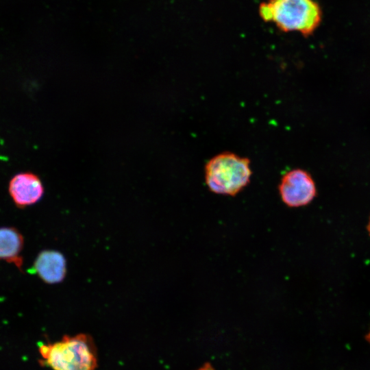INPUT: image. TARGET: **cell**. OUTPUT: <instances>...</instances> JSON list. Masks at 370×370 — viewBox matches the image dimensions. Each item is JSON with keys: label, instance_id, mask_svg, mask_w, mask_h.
Instances as JSON below:
<instances>
[{"label": "cell", "instance_id": "obj_1", "mask_svg": "<svg viewBox=\"0 0 370 370\" xmlns=\"http://www.w3.org/2000/svg\"><path fill=\"white\" fill-rule=\"evenodd\" d=\"M259 14L280 30L304 36L312 34L322 20L321 8L314 0H268L260 4Z\"/></svg>", "mask_w": 370, "mask_h": 370}, {"label": "cell", "instance_id": "obj_2", "mask_svg": "<svg viewBox=\"0 0 370 370\" xmlns=\"http://www.w3.org/2000/svg\"><path fill=\"white\" fill-rule=\"evenodd\" d=\"M41 365L52 370H95L97 348L87 334L65 335L52 343H42L38 347Z\"/></svg>", "mask_w": 370, "mask_h": 370}, {"label": "cell", "instance_id": "obj_3", "mask_svg": "<svg viewBox=\"0 0 370 370\" xmlns=\"http://www.w3.org/2000/svg\"><path fill=\"white\" fill-rule=\"evenodd\" d=\"M250 160L225 151L212 158L205 166V181L216 194L235 196L250 182Z\"/></svg>", "mask_w": 370, "mask_h": 370}, {"label": "cell", "instance_id": "obj_4", "mask_svg": "<svg viewBox=\"0 0 370 370\" xmlns=\"http://www.w3.org/2000/svg\"><path fill=\"white\" fill-rule=\"evenodd\" d=\"M282 201L288 207H300L308 204L317 194L311 175L306 171L295 169L286 172L278 186Z\"/></svg>", "mask_w": 370, "mask_h": 370}, {"label": "cell", "instance_id": "obj_5", "mask_svg": "<svg viewBox=\"0 0 370 370\" xmlns=\"http://www.w3.org/2000/svg\"><path fill=\"white\" fill-rule=\"evenodd\" d=\"M8 190L14 204L19 208L37 203L44 194L40 177L31 172L15 175L10 181Z\"/></svg>", "mask_w": 370, "mask_h": 370}, {"label": "cell", "instance_id": "obj_6", "mask_svg": "<svg viewBox=\"0 0 370 370\" xmlns=\"http://www.w3.org/2000/svg\"><path fill=\"white\" fill-rule=\"evenodd\" d=\"M34 270L47 284L61 282L66 273V259L59 251L44 250L36 257Z\"/></svg>", "mask_w": 370, "mask_h": 370}, {"label": "cell", "instance_id": "obj_7", "mask_svg": "<svg viewBox=\"0 0 370 370\" xmlns=\"http://www.w3.org/2000/svg\"><path fill=\"white\" fill-rule=\"evenodd\" d=\"M24 240L22 234L14 227H0V259L14 263L18 269L23 264L21 256Z\"/></svg>", "mask_w": 370, "mask_h": 370}, {"label": "cell", "instance_id": "obj_8", "mask_svg": "<svg viewBox=\"0 0 370 370\" xmlns=\"http://www.w3.org/2000/svg\"><path fill=\"white\" fill-rule=\"evenodd\" d=\"M197 370H214L210 364H206Z\"/></svg>", "mask_w": 370, "mask_h": 370}, {"label": "cell", "instance_id": "obj_9", "mask_svg": "<svg viewBox=\"0 0 370 370\" xmlns=\"http://www.w3.org/2000/svg\"><path fill=\"white\" fill-rule=\"evenodd\" d=\"M367 230H368L369 235H370V217H369V223H368V225H367Z\"/></svg>", "mask_w": 370, "mask_h": 370}, {"label": "cell", "instance_id": "obj_10", "mask_svg": "<svg viewBox=\"0 0 370 370\" xmlns=\"http://www.w3.org/2000/svg\"><path fill=\"white\" fill-rule=\"evenodd\" d=\"M367 341L370 343V331L366 336Z\"/></svg>", "mask_w": 370, "mask_h": 370}]
</instances>
